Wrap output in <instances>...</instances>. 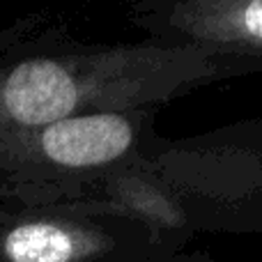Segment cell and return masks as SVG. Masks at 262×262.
Returning a JSON list of instances; mask_svg holds the SVG:
<instances>
[{"instance_id":"2","label":"cell","mask_w":262,"mask_h":262,"mask_svg":"<svg viewBox=\"0 0 262 262\" xmlns=\"http://www.w3.org/2000/svg\"><path fill=\"white\" fill-rule=\"evenodd\" d=\"M76 203L122 209L189 239L262 235V118L159 136L140 161Z\"/></svg>"},{"instance_id":"6","label":"cell","mask_w":262,"mask_h":262,"mask_svg":"<svg viewBox=\"0 0 262 262\" xmlns=\"http://www.w3.org/2000/svg\"><path fill=\"white\" fill-rule=\"evenodd\" d=\"M168 262H214L207 251H182V253L172 255Z\"/></svg>"},{"instance_id":"1","label":"cell","mask_w":262,"mask_h":262,"mask_svg":"<svg viewBox=\"0 0 262 262\" xmlns=\"http://www.w3.org/2000/svg\"><path fill=\"white\" fill-rule=\"evenodd\" d=\"M251 74L262 69L147 39L14 51L0 55V138L85 111L161 108L195 88Z\"/></svg>"},{"instance_id":"4","label":"cell","mask_w":262,"mask_h":262,"mask_svg":"<svg viewBox=\"0 0 262 262\" xmlns=\"http://www.w3.org/2000/svg\"><path fill=\"white\" fill-rule=\"evenodd\" d=\"M189 237L90 203H0V262H168Z\"/></svg>"},{"instance_id":"3","label":"cell","mask_w":262,"mask_h":262,"mask_svg":"<svg viewBox=\"0 0 262 262\" xmlns=\"http://www.w3.org/2000/svg\"><path fill=\"white\" fill-rule=\"evenodd\" d=\"M157 106L85 111L0 138V203L69 205L145 157Z\"/></svg>"},{"instance_id":"5","label":"cell","mask_w":262,"mask_h":262,"mask_svg":"<svg viewBox=\"0 0 262 262\" xmlns=\"http://www.w3.org/2000/svg\"><path fill=\"white\" fill-rule=\"evenodd\" d=\"M127 21L143 39L200 49L262 69V0H140Z\"/></svg>"}]
</instances>
